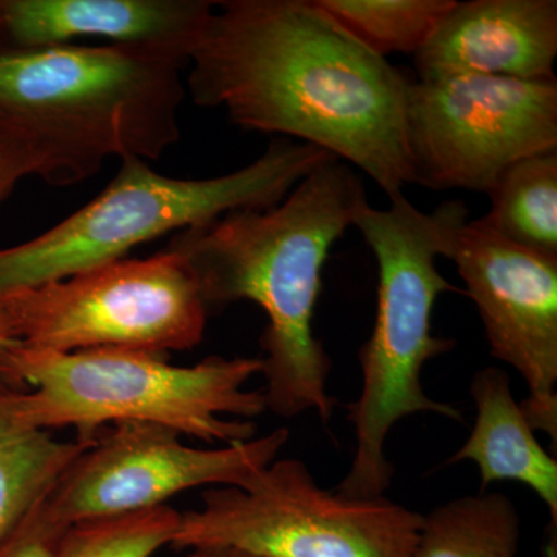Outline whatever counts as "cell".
Segmentation results:
<instances>
[{
    "label": "cell",
    "mask_w": 557,
    "mask_h": 557,
    "mask_svg": "<svg viewBox=\"0 0 557 557\" xmlns=\"http://www.w3.org/2000/svg\"><path fill=\"white\" fill-rule=\"evenodd\" d=\"M180 512L164 507L69 528L57 557H153L171 545Z\"/></svg>",
    "instance_id": "obj_19"
},
{
    "label": "cell",
    "mask_w": 557,
    "mask_h": 557,
    "mask_svg": "<svg viewBox=\"0 0 557 557\" xmlns=\"http://www.w3.org/2000/svg\"><path fill=\"white\" fill-rule=\"evenodd\" d=\"M22 346L131 348L168 355L203 341L208 307L183 256L164 249L0 296Z\"/></svg>",
    "instance_id": "obj_8"
},
{
    "label": "cell",
    "mask_w": 557,
    "mask_h": 557,
    "mask_svg": "<svg viewBox=\"0 0 557 557\" xmlns=\"http://www.w3.org/2000/svg\"><path fill=\"white\" fill-rule=\"evenodd\" d=\"M475 423L446 467L474 461L479 467L480 493L496 482H518L530 487L548 508L557 527V461L534 437V429L516 401L507 370H479L471 383Z\"/></svg>",
    "instance_id": "obj_14"
},
{
    "label": "cell",
    "mask_w": 557,
    "mask_h": 557,
    "mask_svg": "<svg viewBox=\"0 0 557 557\" xmlns=\"http://www.w3.org/2000/svg\"><path fill=\"white\" fill-rule=\"evenodd\" d=\"M95 442H62L50 432L16 428L0 416V544Z\"/></svg>",
    "instance_id": "obj_17"
},
{
    "label": "cell",
    "mask_w": 557,
    "mask_h": 557,
    "mask_svg": "<svg viewBox=\"0 0 557 557\" xmlns=\"http://www.w3.org/2000/svg\"><path fill=\"white\" fill-rule=\"evenodd\" d=\"M188 58L141 46L0 44V143L51 186L119 157L160 160L180 141Z\"/></svg>",
    "instance_id": "obj_3"
},
{
    "label": "cell",
    "mask_w": 557,
    "mask_h": 557,
    "mask_svg": "<svg viewBox=\"0 0 557 557\" xmlns=\"http://www.w3.org/2000/svg\"><path fill=\"white\" fill-rule=\"evenodd\" d=\"M520 519L511 498L480 493L423 516L416 557H516Z\"/></svg>",
    "instance_id": "obj_16"
},
{
    "label": "cell",
    "mask_w": 557,
    "mask_h": 557,
    "mask_svg": "<svg viewBox=\"0 0 557 557\" xmlns=\"http://www.w3.org/2000/svg\"><path fill=\"white\" fill-rule=\"evenodd\" d=\"M47 494L3 539L0 557H57L70 527L51 512Z\"/></svg>",
    "instance_id": "obj_20"
},
{
    "label": "cell",
    "mask_w": 557,
    "mask_h": 557,
    "mask_svg": "<svg viewBox=\"0 0 557 557\" xmlns=\"http://www.w3.org/2000/svg\"><path fill=\"white\" fill-rule=\"evenodd\" d=\"M212 0H0V44L17 49L75 39L141 46L190 58Z\"/></svg>",
    "instance_id": "obj_13"
},
{
    "label": "cell",
    "mask_w": 557,
    "mask_h": 557,
    "mask_svg": "<svg viewBox=\"0 0 557 557\" xmlns=\"http://www.w3.org/2000/svg\"><path fill=\"white\" fill-rule=\"evenodd\" d=\"M423 515L386 497L319 486L298 458H276L247 486L209 487L180 512L171 547L260 557H416Z\"/></svg>",
    "instance_id": "obj_7"
},
{
    "label": "cell",
    "mask_w": 557,
    "mask_h": 557,
    "mask_svg": "<svg viewBox=\"0 0 557 557\" xmlns=\"http://www.w3.org/2000/svg\"><path fill=\"white\" fill-rule=\"evenodd\" d=\"M289 438L281 428L248 442L214 449L180 442L171 429L116 424L76 457L47 494L65 525L164 507L200 486H247L276 460Z\"/></svg>",
    "instance_id": "obj_11"
},
{
    "label": "cell",
    "mask_w": 557,
    "mask_h": 557,
    "mask_svg": "<svg viewBox=\"0 0 557 557\" xmlns=\"http://www.w3.org/2000/svg\"><path fill=\"white\" fill-rule=\"evenodd\" d=\"M350 164L329 160L276 207L234 211L180 231L168 249L186 259L208 310L251 300L265 311L260 336L267 409L282 418L317 412L329 424L332 359L313 332L330 249L368 205Z\"/></svg>",
    "instance_id": "obj_2"
},
{
    "label": "cell",
    "mask_w": 557,
    "mask_h": 557,
    "mask_svg": "<svg viewBox=\"0 0 557 557\" xmlns=\"http://www.w3.org/2000/svg\"><path fill=\"white\" fill-rule=\"evenodd\" d=\"M442 256L456 263L463 295L475 304L487 347L520 373V403L534 431L557 443V256L519 247L468 220L463 201L440 205Z\"/></svg>",
    "instance_id": "obj_10"
},
{
    "label": "cell",
    "mask_w": 557,
    "mask_h": 557,
    "mask_svg": "<svg viewBox=\"0 0 557 557\" xmlns=\"http://www.w3.org/2000/svg\"><path fill=\"white\" fill-rule=\"evenodd\" d=\"M25 175H32L30 164L25 157L0 143V201L10 196L11 190Z\"/></svg>",
    "instance_id": "obj_21"
},
{
    "label": "cell",
    "mask_w": 557,
    "mask_h": 557,
    "mask_svg": "<svg viewBox=\"0 0 557 557\" xmlns=\"http://www.w3.org/2000/svg\"><path fill=\"white\" fill-rule=\"evenodd\" d=\"M556 58V0H456L413 54V67L420 81H552Z\"/></svg>",
    "instance_id": "obj_12"
},
{
    "label": "cell",
    "mask_w": 557,
    "mask_h": 557,
    "mask_svg": "<svg viewBox=\"0 0 557 557\" xmlns=\"http://www.w3.org/2000/svg\"><path fill=\"white\" fill-rule=\"evenodd\" d=\"M180 557H260L251 553L240 552L233 548H194L186 549L185 555Z\"/></svg>",
    "instance_id": "obj_22"
},
{
    "label": "cell",
    "mask_w": 557,
    "mask_h": 557,
    "mask_svg": "<svg viewBox=\"0 0 557 557\" xmlns=\"http://www.w3.org/2000/svg\"><path fill=\"white\" fill-rule=\"evenodd\" d=\"M487 197L483 225L519 247L557 256V150L511 164Z\"/></svg>",
    "instance_id": "obj_15"
},
{
    "label": "cell",
    "mask_w": 557,
    "mask_h": 557,
    "mask_svg": "<svg viewBox=\"0 0 557 557\" xmlns=\"http://www.w3.org/2000/svg\"><path fill=\"white\" fill-rule=\"evenodd\" d=\"M456 0H318L369 50L416 54Z\"/></svg>",
    "instance_id": "obj_18"
},
{
    "label": "cell",
    "mask_w": 557,
    "mask_h": 557,
    "mask_svg": "<svg viewBox=\"0 0 557 557\" xmlns=\"http://www.w3.org/2000/svg\"><path fill=\"white\" fill-rule=\"evenodd\" d=\"M408 141L413 185L487 196L511 164L557 150V79L413 78Z\"/></svg>",
    "instance_id": "obj_9"
},
{
    "label": "cell",
    "mask_w": 557,
    "mask_h": 557,
    "mask_svg": "<svg viewBox=\"0 0 557 557\" xmlns=\"http://www.w3.org/2000/svg\"><path fill=\"white\" fill-rule=\"evenodd\" d=\"M20 343L14 335L13 324H11L9 314L0 306V355L5 354L14 344Z\"/></svg>",
    "instance_id": "obj_23"
},
{
    "label": "cell",
    "mask_w": 557,
    "mask_h": 557,
    "mask_svg": "<svg viewBox=\"0 0 557 557\" xmlns=\"http://www.w3.org/2000/svg\"><path fill=\"white\" fill-rule=\"evenodd\" d=\"M260 358L212 355L174 366L168 355L131 348L39 350L14 344L0 355V416L16 428H73L95 442L108 424L148 423L205 443L248 442L265 412L263 391H248Z\"/></svg>",
    "instance_id": "obj_4"
},
{
    "label": "cell",
    "mask_w": 557,
    "mask_h": 557,
    "mask_svg": "<svg viewBox=\"0 0 557 557\" xmlns=\"http://www.w3.org/2000/svg\"><path fill=\"white\" fill-rule=\"evenodd\" d=\"M388 201L387 209L364 205L354 223L379 265L375 325L359 350L361 392L347 405L357 448L336 490L354 498L383 497L391 487L394 468L384 445L399 420L413 413L461 420L460 410L428 397L421 386L424 364L456 346L432 333L435 302L445 293H463L435 265L442 256V208L424 214L405 194Z\"/></svg>",
    "instance_id": "obj_5"
},
{
    "label": "cell",
    "mask_w": 557,
    "mask_h": 557,
    "mask_svg": "<svg viewBox=\"0 0 557 557\" xmlns=\"http://www.w3.org/2000/svg\"><path fill=\"white\" fill-rule=\"evenodd\" d=\"M333 159L317 146L276 138L248 166L212 178L168 177L146 161L123 160L108 188L86 207L35 239L0 248V296L126 259L135 247L172 231L276 207Z\"/></svg>",
    "instance_id": "obj_6"
},
{
    "label": "cell",
    "mask_w": 557,
    "mask_h": 557,
    "mask_svg": "<svg viewBox=\"0 0 557 557\" xmlns=\"http://www.w3.org/2000/svg\"><path fill=\"white\" fill-rule=\"evenodd\" d=\"M188 90L244 129L325 150L387 199L413 185L412 76L369 50L318 0L215 3L189 58Z\"/></svg>",
    "instance_id": "obj_1"
}]
</instances>
